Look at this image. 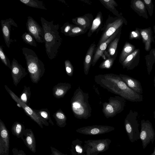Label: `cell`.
I'll list each match as a JSON object with an SVG mask.
<instances>
[{
    "label": "cell",
    "mask_w": 155,
    "mask_h": 155,
    "mask_svg": "<svg viewBox=\"0 0 155 155\" xmlns=\"http://www.w3.org/2000/svg\"><path fill=\"white\" fill-rule=\"evenodd\" d=\"M94 80L101 87L126 100L133 102L143 101V95L130 88L119 75L112 73L100 74L95 76Z\"/></svg>",
    "instance_id": "6da1fadb"
},
{
    "label": "cell",
    "mask_w": 155,
    "mask_h": 155,
    "mask_svg": "<svg viewBox=\"0 0 155 155\" xmlns=\"http://www.w3.org/2000/svg\"><path fill=\"white\" fill-rule=\"evenodd\" d=\"M41 21L44 33L45 51L50 60L56 57L61 45L62 39L59 35L58 24H54V21H49L42 17Z\"/></svg>",
    "instance_id": "7a4b0ae2"
},
{
    "label": "cell",
    "mask_w": 155,
    "mask_h": 155,
    "mask_svg": "<svg viewBox=\"0 0 155 155\" xmlns=\"http://www.w3.org/2000/svg\"><path fill=\"white\" fill-rule=\"evenodd\" d=\"M89 95L79 87L74 91L70 101L71 109L75 118L87 119L91 115Z\"/></svg>",
    "instance_id": "3957f363"
},
{
    "label": "cell",
    "mask_w": 155,
    "mask_h": 155,
    "mask_svg": "<svg viewBox=\"0 0 155 155\" xmlns=\"http://www.w3.org/2000/svg\"><path fill=\"white\" fill-rule=\"evenodd\" d=\"M21 50L31 81L34 83L38 84L45 72L44 64L32 50L25 47L22 48Z\"/></svg>",
    "instance_id": "277c9868"
},
{
    "label": "cell",
    "mask_w": 155,
    "mask_h": 155,
    "mask_svg": "<svg viewBox=\"0 0 155 155\" xmlns=\"http://www.w3.org/2000/svg\"><path fill=\"white\" fill-rule=\"evenodd\" d=\"M108 102L103 103L102 111L107 118L113 117L122 112L124 109L126 100L119 96L111 97Z\"/></svg>",
    "instance_id": "5b68a950"
},
{
    "label": "cell",
    "mask_w": 155,
    "mask_h": 155,
    "mask_svg": "<svg viewBox=\"0 0 155 155\" xmlns=\"http://www.w3.org/2000/svg\"><path fill=\"white\" fill-rule=\"evenodd\" d=\"M138 113L130 110L124 120V126L129 138L132 143L140 138L139 124L137 120Z\"/></svg>",
    "instance_id": "8992f818"
},
{
    "label": "cell",
    "mask_w": 155,
    "mask_h": 155,
    "mask_svg": "<svg viewBox=\"0 0 155 155\" xmlns=\"http://www.w3.org/2000/svg\"><path fill=\"white\" fill-rule=\"evenodd\" d=\"M5 87L12 98L16 102L17 106L19 107H22L26 115L37 123L41 128H43V125L46 126H48L49 123L47 121L39 117L33 109L30 108L28 105L22 101L6 85H5Z\"/></svg>",
    "instance_id": "52a82bcc"
},
{
    "label": "cell",
    "mask_w": 155,
    "mask_h": 155,
    "mask_svg": "<svg viewBox=\"0 0 155 155\" xmlns=\"http://www.w3.org/2000/svg\"><path fill=\"white\" fill-rule=\"evenodd\" d=\"M84 146L86 155H97L104 152L109 148L111 140L108 138L85 140Z\"/></svg>",
    "instance_id": "ba28073f"
},
{
    "label": "cell",
    "mask_w": 155,
    "mask_h": 155,
    "mask_svg": "<svg viewBox=\"0 0 155 155\" xmlns=\"http://www.w3.org/2000/svg\"><path fill=\"white\" fill-rule=\"evenodd\" d=\"M140 138L142 142L143 149L151 142L152 144L155 139V132L152 123L148 120L141 121Z\"/></svg>",
    "instance_id": "9c48e42d"
},
{
    "label": "cell",
    "mask_w": 155,
    "mask_h": 155,
    "mask_svg": "<svg viewBox=\"0 0 155 155\" xmlns=\"http://www.w3.org/2000/svg\"><path fill=\"white\" fill-rule=\"evenodd\" d=\"M26 26L28 32L33 37L37 42L45 43L43 29L31 17H28Z\"/></svg>",
    "instance_id": "30bf717a"
},
{
    "label": "cell",
    "mask_w": 155,
    "mask_h": 155,
    "mask_svg": "<svg viewBox=\"0 0 155 155\" xmlns=\"http://www.w3.org/2000/svg\"><path fill=\"white\" fill-rule=\"evenodd\" d=\"M115 130L113 127L102 125H94L78 129L76 132L83 134L93 135L107 133Z\"/></svg>",
    "instance_id": "8fae6325"
},
{
    "label": "cell",
    "mask_w": 155,
    "mask_h": 155,
    "mask_svg": "<svg viewBox=\"0 0 155 155\" xmlns=\"http://www.w3.org/2000/svg\"><path fill=\"white\" fill-rule=\"evenodd\" d=\"M0 155H9L10 135L8 130L0 119Z\"/></svg>",
    "instance_id": "7c38bea8"
},
{
    "label": "cell",
    "mask_w": 155,
    "mask_h": 155,
    "mask_svg": "<svg viewBox=\"0 0 155 155\" xmlns=\"http://www.w3.org/2000/svg\"><path fill=\"white\" fill-rule=\"evenodd\" d=\"M11 75L14 85L17 86L21 79L27 75L25 68L13 58L11 63Z\"/></svg>",
    "instance_id": "4fadbf2b"
},
{
    "label": "cell",
    "mask_w": 155,
    "mask_h": 155,
    "mask_svg": "<svg viewBox=\"0 0 155 155\" xmlns=\"http://www.w3.org/2000/svg\"><path fill=\"white\" fill-rule=\"evenodd\" d=\"M2 31L5 44L7 47L9 48L11 42L14 41L10 38L11 28L12 26L18 27L17 24L13 19L9 18L0 21Z\"/></svg>",
    "instance_id": "5bb4252c"
},
{
    "label": "cell",
    "mask_w": 155,
    "mask_h": 155,
    "mask_svg": "<svg viewBox=\"0 0 155 155\" xmlns=\"http://www.w3.org/2000/svg\"><path fill=\"white\" fill-rule=\"evenodd\" d=\"M124 20L123 18H119L109 24L101 36L97 46L105 41L118 29L121 28L124 23Z\"/></svg>",
    "instance_id": "9a60e30c"
},
{
    "label": "cell",
    "mask_w": 155,
    "mask_h": 155,
    "mask_svg": "<svg viewBox=\"0 0 155 155\" xmlns=\"http://www.w3.org/2000/svg\"><path fill=\"white\" fill-rule=\"evenodd\" d=\"M121 28L118 29L114 34L105 41L97 46L93 58L91 63V65L92 66H94L95 65L101 57H102L104 59H106L104 54V53L106 49L109 44L117 37V36L119 32V30Z\"/></svg>",
    "instance_id": "2e32d148"
},
{
    "label": "cell",
    "mask_w": 155,
    "mask_h": 155,
    "mask_svg": "<svg viewBox=\"0 0 155 155\" xmlns=\"http://www.w3.org/2000/svg\"><path fill=\"white\" fill-rule=\"evenodd\" d=\"M140 60V50L136 49L129 55L121 64L123 69L127 70L133 69L138 65Z\"/></svg>",
    "instance_id": "e0dca14e"
},
{
    "label": "cell",
    "mask_w": 155,
    "mask_h": 155,
    "mask_svg": "<svg viewBox=\"0 0 155 155\" xmlns=\"http://www.w3.org/2000/svg\"><path fill=\"white\" fill-rule=\"evenodd\" d=\"M26 146L33 153L36 152V142L35 135L31 129H25L23 136L21 138Z\"/></svg>",
    "instance_id": "ac0fdd59"
},
{
    "label": "cell",
    "mask_w": 155,
    "mask_h": 155,
    "mask_svg": "<svg viewBox=\"0 0 155 155\" xmlns=\"http://www.w3.org/2000/svg\"><path fill=\"white\" fill-rule=\"evenodd\" d=\"M119 75L130 88L138 94H143L142 86L139 81L126 75L120 74Z\"/></svg>",
    "instance_id": "d6986e66"
},
{
    "label": "cell",
    "mask_w": 155,
    "mask_h": 155,
    "mask_svg": "<svg viewBox=\"0 0 155 155\" xmlns=\"http://www.w3.org/2000/svg\"><path fill=\"white\" fill-rule=\"evenodd\" d=\"M143 42L144 44V48L147 51H150L151 48L152 42L154 43L153 31L150 27L144 29L139 28Z\"/></svg>",
    "instance_id": "ffe728a7"
},
{
    "label": "cell",
    "mask_w": 155,
    "mask_h": 155,
    "mask_svg": "<svg viewBox=\"0 0 155 155\" xmlns=\"http://www.w3.org/2000/svg\"><path fill=\"white\" fill-rule=\"evenodd\" d=\"M71 87V84L70 83H58L53 87V94L57 98H63Z\"/></svg>",
    "instance_id": "44dd1931"
},
{
    "label": "cell",
    "mask_w": 155,
    "mask_h": 155,
    "mask_svg": "<svg viewBox=\"0 0 155 155\" xmlns=\"http://www.w3.org/2000/svg\"><path fill=\"white\" fill-rule=\"evenodd\" d=\"M131 8L140 16L147 19L148 17L147 9L142 0H132Z\"/></svg>",
    "instance_id": "7402d4cb"
},
{
    "label": "cell",
    "mask_w": 155,
    "mask_h": 155,
    "mask_svg": "<svg viewBox=\"0 0 155 155\" xmlns=\"http://www.w3.org/2000/svg\"><path fill=\"white\" fill-rule=\"evenodd\" d=\"M82 141L77 138L71 143L70 150L71 155H86V152Z\"/></svg>",
    "instance_id": "603a6c76"
},
{
    "label": "cell",
    "mask_w": 155,
    "mask_h": 155,
    "mask_svg": "<svg viewBox=\"0 0 155 155\" xmlns=\"http://www.w3.org/2000/svg\"><path fill=\"white\" fill-rule=\"evenodd\" d=\"M95 46V44H92L86 54L84 62V71L85 75H87L88 74L91 65L93 54Z\"/></svg>",
    "instance_id": "cb8c5ba5"
},
{
    "label": "cell",
    "mask_w": 155,
    "mask_h": 155,
    "mask_svg": "<svg viewBox=\"0 0 155 155\" xmlns=\"http://www.w3.org/2000/svg\"><path fill=\"white\" fill-rule=\"evenodd\" d=\"M135 46L131 43L126 41L123 47L120 55L119 61L121 64L125 58L136 49Z\"/></svg>",
    "instance_id": "d4e9b609"
},
{
    "label": "cell",
    "mask_w": 155,
    "mask_h": 155,
    "mask_svg": "<svg viewBox=\"0 0 155 155\" xmlns=\"http://www.w3.org/2000/svg\"><path fill=\"white\" fill-rule=\"evenodd\" d=\"M120 34L109 44L104 54L107 58L113 57L116 51Z\"/></svg>",
    "instance_id": "484cf974"
},
{
    "label": "cell",
    "mask_w": 155,
    "mask_h": 155,
    "mask_svg": "<svg viewBox=\"0 0 155 155\" xmlns=\"http://www.w3.org/2000/svg\"><path fill=\"white\" fill-rule=\"evenodd\" d=\"M53 116L56 122V124L60 127H65L67 124V117L61 109L54 113Z\"/></svg>",
    "instance_id": "4316f807"
},
{
    "label": "cell",
    "mask_w": 155,
    "mask_h": 155,
    "mask_svg": "<svg viewBox=\"0 0 155 155\" xmlns=\"http://www.w3.org/2000/svg\"><path fill=\"white\" fill-rule=\"evenodd\" d=\"M25 130V126L18 121L15 122L11 128L12 134L18 138H21L23 136Z\"/></svg>",
    "instance_id": "83f0119b"
},
{
    "label": "cell",
    "mask_w": 155,
    "mask_h": 155,
    "mask_svg": "<svg viewBox=\"0 0 155 155\" xmlns=\"http://www.w3.org/2000/svg\"><path fill=\"white\" fill-rule=\"evenodd\" d=\"M22 3L30 7L47 10L42 1L38 0H19Z\"/></svg>",
    "instance_id": "f1b7e54d"
},
{
    "label": "cell",
    "mask_w": 155,
    "mask_h": 155,
    "mask_svg": "<svg viewBox=\"0 0 155 155\" xmlns=\"http://www.w3.org/2000/svg\"><path fill=\"white\" fill-rule=\"evenodd\" d=\"M154 51V48L150 50L149 54L145 57L147 71L149 75L150 74L153 68V64L155 62Z\"/></svg>",
    "instance_id": "f546056e"
},
{
    "label": "cell",
    "mask_w": 155,
    "mask_h": 155,
    "mask_svg": "<svg viewBox=\"0 0 155 155\" xmlns=\"http://www.w3.org/2000/svg\"><path fill=\"white\" fill-rule=\"evenodd\" d=\"M35 112L40 117L48 121V122L51 125H54V124L51 120L49 110L47 109H42L39 110L33 109Z\"/></svg>",
    "instance_id": "4dcf8cb0"
},
{
    "label": "cell",
    "mask_w": 155,
    "mask_h": 155,
    "mask_svg": "<svg viewBox=\"0 0 155 155\" xmlns=\"http://www.w3.org/2000/svg\"><path fill=\"white\" fill-rule=\"evenodd\" d=\"M31 93L30 87L24 86L23 91L20 95V100L26 104L29 105V101Z\"/></svg>",
    "instance_id": "1f68e13d"
},
{
    "label": "cell",
    "mask_w": 155,
    "mask_h": 155,
    "mask_svg": "<svg viewBox=\"0 0 155 155\" xmlns=\"http://www.w3.org/2000/svg\"><path fill=\"white\" fill-rule=\"evenodd\" d=\"M21 38L26 44L35 47L37 46L36 41L33 37L28 32H25L21 36Z\"/></svg>",
    "instance_id": "d6a6232c"
},
{
    "label": "cell",
    "mask_w": 155,
    "mask_h": 155,
    "mask_svg": "<svg viewBox=\"0 0 155 155\" xmlns=\"http://www.w3.org/2000/svg\"><path fill=\"white\" fill-rule=\"evenodd\" d=\"M101 14L99 12L93 21L89 34H92L98 28L101 23Z\"/></svg>",
    "instance_id": "836d02e7"
},
{
    "label": "cell",
    "mask_w": 155,
    "mask_h": 155,
    "mask_svg": "<svg viewBox=\"0 0 155 155\" xmlns=\"http://www.w3.org/2000/svg\"><path fill=\"white\" fill-rule=\"evenodd\" d=\"M114 60L115 58L113 57L107 58L100 64L99 68L101 69H110L113 65Z\"/></svg>",
    "instance_id": "e575fe53"
},
{
    "label": "cell",
    "mask_w": 155,
    "mask_h": 155,
    "mask_svg": "<svg viewBox=\"0 0 155 155\" xmlns=\"http://www.w3.org/2000/svg\"><path fill=\"white\" fill-rule=\"evenodd\" d=\"M0 58L2 62L11 70V64L9 59L4 52L2 45L0 46Z\"/></svg>",
    "instance_id": "d590c367"
},
{
    "label": "cell",
    "mask_w": 155,
    "mask_h": 155,
    "mask_svg": "<svg viewBox=\"0 0 155 155\" xmlns=\"http://www.w3.org/2000/svg\"><path fill=\"white\" fill-rule=\"evenodd\" d=\"M74 23L76 22V24L79 25L83 28H85L88 26V22L86 19L84 17H78L72 19Z\"/></svg>",
    "instance_id": "8d00e7d4"
},
{
    "label": "cell",
    "mask_w": 155,
    "mask_h": 155,
    "mask_svg": "<svg viewBox=\"0 0 155 155\" xmlns=\"http://www.w3.org/2000/svg\"><path fill=\"white\" fill-rule=\"evenodd\" d=\"M65 68L67 74L69 77H72L74 73V67L68 60L64 61Z\"/></svg>",
    "instance_id": "74e56055"
},
{
    "label": "cell",
    "mask_w": 155,
    "mask_h": 155,
    "mask_svg": "<svg viewBox=\"0 0 155 155\" xmlns=\"http://www.w3.org/2000/svg\"><path fill=\"white\" fill-rule=\"evenodd\" d=\"M145 6L146 9L148 10V13L151 17L153 13V5L152 0H142Z\"/></svg>",
    "instance_id": "f35d334b"
},
{
    "label": "cell",
    "mask_w": 155,
    "mask_h": 155,
    "mask_svg": "<svg viewBox=\"0 0 155 155\" xmlns=\"http://www.w3.org/2000/svg\"><path fill=\"white\" fill-rule=\"evenodd\" d=\"M84 32V28L81 27L73 26L67 35L71 36L81 34Z\"/></svg>",
    "instance_id": "ab89813d"
},
{
    "label": "cell",
    "mask_w": 155,
    "mask_h": 155,
    "mask_svg": "<svg viewBox=\"0 0 155 155\" xmlns=\"http://www.w3.org/2000/svg\"><path fill=\"white\" fill-rule=\"evenodd\" d=\"M141 38V36L139 28H137L134 30L130 32L129 37L130 40L133 39L140 40Z\"/></svg>",
    "instance_id": "60d3db41"
},
{
    "label": "cell",
    "mask_w": 155,
    "mask_h": 155,
    "mask_svg": "<svg viewBox=\"0 0 155 155\" xmlns=\"http://www.w3.org/2000/svg\"><path fill=\"white\" fill-rule=\"evenodd\" d=\"M73 26L72 24L65 23L60 28L61 32L67 35Z\"/></svg>",
    "instance_id": "b9f144b4"
},
{
    "label": "cell",
    "mask_w": 155,
    "mask_h": 155,
    "mask_svg": "<svg viewBox=\"0 0 155 155\" xmlns=\"http://www.w3.org/2000/svg\"><path fill=\"white\" fill-rule=\"evenodd\" d=\"M100 1L111 9H113L116 5H117L116 2L113 0H101Z\"/></svg>",
    "instance_id": "7bdbcfd3"
},
{
    "label": "cell",
    "mask_w": 155,
    "mask_h": 155,
    "mask_svg": "<svg viewBox=\"0 0 155 155\" xmlns=\"http://www.w3.org/2000/svg\"><path fill=\"white\" fill-rule=\"evenodd\" d=\"M12 151V155H26L22 150H18L16 147L13 148Z\"/></svg>",
    "instance_id": "ee69618b"
},
{
    "label": "cell",
    "mask_w": 155,
    "mask_h": 155,
    "mask_svg": "<svg viewBox=\"0 0 155 155\" xmlns=\"http://www.w3.org/2000/svg\"><path fill=\"white\" fill-rule=\"evenodd\" d=\"M50 149L51 153L50 155H68L62 153L52 146L50 147Z\"/></svg>",
    "instance_id": "f6af8a7d"
},
{
    "label": "cell",
    "mask_w": 155,
    "mask_h": 155,
    "mask_svg": "<svg viewBox=\"0 0 155 155\" xmlns=\"http://www.w3.org/2000/svg\"><path fill=\"white\" fill-rule=\"evenodd\" d=\"M150 155H155V148L153 152Z\"/></svg>",
    "instance_id": "bcb514c9"
},
{
    "label": "cell",
    "mask_w": 155,
    "mask_h": 155,
    "mask_svg": "<svg viewBox=\"0 0 155 155\" xmlns=\"http://www.w3.org/2000/svg\"><path fill=\"white\" fill-rule=\"evenodd\" d=\"M153 30H154V32L155 34V36H154V38L155 39V25H154L153 26Z\"/></svg>",
    "instance_id": "7dc6e473"
},
{
    "label": "cell",
    "mask_w": 155,
    "mask_h": 155,
    "mask_svg": "<svg viewBox=\"0 0 155 155\" xmlns=\"http://www.w3.org/2000/svg\"><path fill=\"white\" fill-rule=\"evenodd\" d=\"M154 87H155V75L154 77Z\"/></svg>",
    "instance_id": "c3c4849f"
},
{
    "label": "cell",
    "mask_w": 155,
    "mask_h": 155,
    "mask_svg": "<svg viewBox=\"0 0 155 155\" xmlns=\"http://www.w3.org/2000/svg\"><path fill=\"white\" fill-rule=\"evenodd\" d=\"M154 57L155 59V48H154Z\"/></svg>",
    "instance_id": "681fc988"
},
{
    "label": "cell",
    "mask_w": 155,
    "mask_h": 155,
    "mask_svg": "<svg viewBox=\"0 0 155 155\" xmlns=\"http://www.w3.org/2000/svg\"><path fill=\"white\" fill-rule=\"evenodd\" d=\"M153 113H154V117L155 118V111H154Z\"/></svg>",
    "instance_id": "f907efd6"
}]
</instances>
